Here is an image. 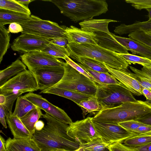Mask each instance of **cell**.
Segmentation results:
<instances>
[{"label": "cell", "instance_id": "44dd1931", "mask_svg": "<svg viewBox=\"0 0 151 151\" xmlns=\"http://www.w3.org/2000/svg\"><path fill=\"white\" fill-rule=\"evenodd\" d=\"M117 22L111 19H92L81 22L79 24L83 30L92 32H101L112 35L108 29V24L111 22Z\"/></svg>", "mask_w": 151, "mask_h": 151}, {"label": "cell", "instance_id": "f546056e", "mask_svg": "<svg viewBox=\"0 0 151 151\" xmlns=\"http://www.w3.org/2000/svg\"><path fill=\"white\" fill-rule=\"evenodd\" d=\"M122 143L132 148L145 145L151 143V135H134L126 139Z\"/></svg>", "mask_w": 151, "mask_h": 151}, {"label": "cell", "instance_id": "91938a15", "mask_svg": "<svg viewBox=\"0 0 151 151\" xmlns=\"http://www.w3.org/2000/svg\"><path fill=\"white\" fill-rule=\"evenodd\" d=\"M140 135H151V131L149 132H148L143 134H139Z\"/></svg>", "mask_w": 151, "mask_h": 151}, {"label": "cell", "instance_id": "ac0fdd59", "mask_svg": "<svg viewBox=\"0 0 151 151\" xmlns=\"http://www.w3.org/2000/svg\"><path fill=\"white\" fill-rule=\"evenodd\" d=\"M6 146L7 151H41L32 138L17 139L9 137L6 140Z\"/></svg>", "mask_w": 151, "mask_h": 151}, {"label": "cell", "instance_id": "e7e4bbea", "mask_svg": "<svg viewBox=\"0 0 151 151\" xmlns=\"http://www.w3.org/2000/svg\"></svg>", "mask_w": 151, "mask_h": 151}, {"label": "cell", "instance_id": "7402d4cb", "mask_svg": "<svg viewBox=\"0 0 151 151\" xmlns=\"http://www.w3.org/2000/svg\"><path fill=\"white\" fill-rule=\"evenodd\" d=\"M40 93L53 94L63 97L73 101L78 105L81 101L87 100L93 96L55 87L41 91Z\"/></svg>", "mask_w": 151, "mask_h": 151}, {"label": "cell", "instance_id": "7c38bea8", "mask_svg": "<svg viewBox=\"0 0 151 151\" xmlns=\"http://www.w3.org/2000/svg\"><path fill=\"white\" fill-rule=\"evenodd\" d=\"M35 75L38 90L44 91L54 86L64 75L63 67H48L36 69L32 71Z\"/></svg>", "mask_w": 151, "mask_h": 151}, {"label": "cell", "instance_id": "6125c7cd", "mask_svg": "<svg viewBox=\"0 0 151 151\" xmlns=\"http://www.w3.org/2000/svg\"><path fill=\"white\" fill-rule=\"evenodd\" d=\"M101 151H109L107 147Z\"/></svg>", "mask_w": 151, "mask_h": 151}, {"label": "cell", "instance_id": "f6af8a7d", "mask_svg": "<svg viewBox=\"0 0 151 151\" xmlns=\"http://www.w3.org/2000/svg\"><path fill=\"white\" fill-rule=\"evenodd\" d=\"M8 30L9 32L13 33L22 32L23 31V28L21 25L16 22L10 24L8 27Z\"/></svg>", "mask_w": 151, "mask_h": 151}, {"label": "cell", "instance_id": "9c48e42d", "mask_svg": "<svg viewBox=\"0 0 151 151\" xmlns=\"http://www.w3.org/2000/svg\"><path fill=\"white\" fill-rule=\"evenodd\" d=\"M38 90L35 77L30 70L22 72L9 79L0 87V94L14 92L22 93Z\"/></svg>", "mask_w": 151, "mask_h": 151}, {"label": "cell", "instance_id": "ffe728a7", "mask_svg": "<svg viewBox=\"0 0 151 151\" xmlns=\"http://www.w3.org/2000/svg\"><path fill=\"white\" fill-rule=\"evenodd\" d=\"M6 122L14 138L17 139L32 137V135L20 118L12 115H6Z\"/></svg>", "mask_w": 151, "mask_h": 151}, {"label": "cell", "instance_id": "f5cc1de1", "mask_svg": "<svg viewBox=\"0 0 151 151\" xmlns=\"http://www.w3.org/2000/svg\"><path fill=\"white\" fill-rule=\"evenodd\" d=\"M0 140V151H7L6 146V141L1 135Z\"/></svg>", "mask_w": 151, "mask_h": 151}, {"label": "cell", "instance_id": "30bf717a", "mask_svg": "<svg viewBox=\"0 0 151 151\" xmlns=\"http://www.w3.org/2000/svg\"><path fill=\"white\" fill-rule=\"evenodd\" d=\"M21 33L14 40L11 45L14 51L24 54L40 51L50 42L51 40L44 37L27 33Z\"/></svg>", "mask_w": 151, "mask_h": 151}, {"label": "cell", "instance_id": "4316f807", "mask_svg": "<svg viewBox=\"0 0 151 151\" xmlns=\"http://www.w3.org/2000/svg\"><path fill=\"white\" fill-rule=\"evenodd\" d=\"M37 108L24 96H20L17 99L15 109L12 115L20 119L30 111Z\"/></svg>", "mask_w": 151, "mask_h": 151}, {"label": "cell", "instance_id": "f35d334b", "mask_svg": "<svg viewBox=\"0 0 151 151\" xmlns=\"http://www.w3.org/2000/svg\"><path fill=\"white\" fill-rule=\"evenodd\" d=\"M125 1L137 10L151 8V0H126Z\"/></svg>", "mask_w": 151, "mask_h": 151}, {"label": "cell", "instance_id": "836d02e7", "mask_svg": "<svg viewBox=\"0 0 151 151\" xmlns=\"http://www.w3.org/2000/svg\"><path fill=\"white\" fill-rule=\"evenodd\" d=\"M10 34L4 26L0 24V63L10 45Z\"/></svg>", "mask_w": 151, "mask_h": 151}, {"label": "cell", "instance_id": "d4e9b609", "mask_svg": "<svg viewBox=\"0 0 151 151\" xmlns=\"http://www.w3.org/2000/svg\"><path fill=\"white\" fill-rule=\"evenodd\" d=\"M30 16L25 14L0 9V24L4 26L14 22L19 24L29 19Z\"/></svg>", "mask_w": 151, "mask_h": 151}, {"label": "cell", "instance_id": "680465c9", "mask_svg": "<svg viewBox=\"0 0 151 151\" xmlns=\"http://www.w3.org/2000/svg\"><path fill=\"white\" fill-rule=\"evenodd\" d=\"M74 151H85L81 147H80Z\"/></svg>", "mask_w": 151, "mask_h": 151}, {"label": "cell", "instance_id": "cb8c5ba5", "mask_svg": "<svg viewBox=\"0 0 151 151\" xmlns=\"http://www.w3.org/2000/svg\"><path fill=\"white\" fill-rule=\"evenodd\" d=\"M77 63L93 77L96 81L97 83L102 85L116 84L124 85L109 73L95 71L80 63Z\"/></svg>", "mask_w": 151, "mask_h": 151}, {"label": "cell", "instance_id": "b9f144b4", "mask_svg": "<svg viewBox=\"0 0 151 151\" xmlns=\"http://www.w3.org/2000/svg\"><path fill=\"white\" fill-rule=\"evenodd\" d=\"M129 67L133 73L142 76L151 83V68L143 67L141 70H139L131 66Z\"/></svg>", "mask_w": 151, "mask_h": 151}, {"label": "cell", "instance_id": "c3c4849f", "mask_svg": "<svg viewBox=\"0 0 151 151\" xmlns=\"http://www.w3.org/2000/svg\"><path fill=\"white\" fill-rule=\"evenodd\" d=\"M0 121L4 127L7 128L6 115L4 107L2 105H0Z\"/></svg>", "mask_w": 151, "mask_h": 151}, {"label": "cell", "instance_id": "7dc6e473", "mask_svg": "<svg viewBox=\"0 0 151 151\" xmlns=\"http://www.w3.org/2000/svg\"><path fill=\"white\" fill-rule=\"evenodd\" d=\"M151 131V126H141L137 129L133 133L138 135L143 134Z\"/></svg>", "mask_w": 151, "mask_h": 151}, {"label": "cell", "instance_id": "2e32d148", "mask_svg": "<svg viewBox=\"0 0 151 151\" xmlns=\"http://www.w3.org/2000/svg\"><path fill=\"white\" fill-rule=\"evenodd\" d=\"M66 36L69 43L88 44L98 45V40L95 32L85 31L73 25L67 27Z\"/></svg>", "mask_w": 151, "mask_h": 151}, {"label": "cell", "instance_id": "d6986e66", "mask_svg": "<svg viewBox=\"0 0 151 151\" xmlns=\"http://www.w3.org/2000/svg\"><path fill=\"white\" fill-rule=\"evenodd\" d=\"M95 33L98 40V45L99 46L119 53H129L128 50L117 42L112 35L101 32H98Z\"/></svg>", "mask_w": 151, "mask_h": 151}, {"label": "cell", "instance_id": "ba28073f", "mask_svg": "<svg viewBox=\"0 0 151 151\" xmlns=\"http://www.w3.org/2000/svg\"><path fill=\"white\" fill-rule=\"evenodd\" d=\"M91 120L95 130L103 141L110 145L122 142L128 138L135 135L118 124L103 123L93 119Z\"/></svg>", "mask_w": 151, "mask_h": 151}, {"label": "cell", "instance_id": "52a82bcc", "mask_svg": "<svg viewBox=\"0 0 151 151\" xmlns=\"http://www.w3.org/2000/svg\"><path fill=\"white\" fill-rule=\"evenodd\" d=\"M19 24L23 28V33L35 35L50 40L58 37L67 38L66 26L59 25L55 22L43 20L34 15H31L29 19Z\"/></svg>", "mask_w": 151, "mask_h": 151}, {"label": "cell", "instance_id": "7a4b0ae2", "mask_svg": "<svg viewBox=\"0 0 151 151\" xmlns=\"http://www.w3.org/2000/svg\"><path fill=\"white\" fill-rule=\"evenodd\" d=\"M60 12L72 21L77 22L92 19L108 10L105 0H54L49 1Z\"/></svg>", "mask_w": 151, "mask_h": 151}, {"label": "cell", "instance_id": "9a60e30c", "mask_svg": "<svg viewBox=\"0 0 151 151\" xmlns=\"http://www.w3.org/2000/svg\"><path fill=\"white\" fill-rule=\"evenodd\" d=\"M109 73L126 87L132 93L137 96L143 95V88L137 80L128 70L126 71L119 70L112 68L105 65Z\"/></svg>", "mask_w": 151, "mask_h": 151}, {"label": "cell", "instance_id": "5bb4252c", "mask_svg": "<svg viewBox=\"0 0 151 151\" xmlns=\"http://www.w3.org/2000/svg\"><path fill=\"white\" fill-rule=\"evenodd\" d=\"M24 96L37 107L58 121L69 125L73 122L72 119L63 110L52 104L42 96L29 92Z\"/></svg>", "mask_w": 151, "mask_h": 151}, {"label": "cell", "instance_id": "ee69618b", "mask_svg": "<svg viewBox=\"0 0 151 151\" xmlns=\"http://www.w3.org/2000/svg\"><path fill=\"white\" fill-rule=\"evenodd\" d=\"M50 42L58 46L65 47L69 43L67 38L63 37L55 38L51 40Z\"/></svg>", "mask_w": 151, "mask_h": 151}, {"label": "cell", "instance_id": "ab89813d", "mask_svg": "<svg viewBox=\"0 0 151 151\" xmlns=\"http://www.w3.org/2000/svg\"><path fill=\"white\" fill-rule=\"evenodd\" d=\"M118 124L127 130L133 133L140 126H147L135 120L120 122Z\"/></svg>", "mask_w": 151, "mask_h": 151}, {"label": "cell", "instance_id": "d590c367", "mask_svg": "<svg viewBox=\"0 0 151 151\" xmlns=\"http://www.w3.org/2000/svg\"><path fill=\"white\" fill-rule=\"evenodd\" d=\"M80 147L85 151H101L109 145L104 142L100 138H98L88 142H80Z\"/></svg>", "mask_w": 151, "mask_h": 151}, {"label": "cell", "instance_id": "8fae6325", "mask_svg": "<svg viewBox=\"0 0 151 151\" xmlns=\"http://www.w3.org/2000/svg\"><path fill=\"white\" fill-rule=\"evenodd\" d=\"M23 63L29 70L48 67H63L65 62L51 55L40 51H34L20 56Z\"/></svg>", "mask_w": 151, "mask_h": 151}, {"label": "cell", "instance_id": "816d5d0a", "mask_svg": "<svg viewBox=\"0 0 151 151\" xmlns=\"http://www.w3.org/2000/svg\"><path fill=\"white\" fill-rule=\"evenodd\" d=\"M45 124L42 120H38L36 123L35 125V131H39L41 130L44 127Z\"/></svg>", "mask_w": 151, "mask_h": 151}, {"label": "cell", "instance_id": "f1b7e54d", "mask_svg": "<svg viewBox=\"0 0 151 151\" xmlns=\"http://www.w3.org/2000/svg\"><path fill=\"white\" fill-rule=\"evenodd\" d=\"M82 110V114L83 118L88 113L95 114L96 112H99L102 109L101 105L99 103L96 96L89 99L81 101L78 105Z\"/></svg>", "mask_w": 151, "mask_h": 151}, {"label": "cell", "instance_id": "5b68a950", "mask_svg": "<svg viewBox=\"0 0 151 151\" xmlns=\"http://www.w3.org/2000/svg\"><path fill=\"white\" fill-rule=\"evenodd\" d=\"M63 68L64 73L63 78L53 87L95 96L97 88L95 82L77 71L66 62Z\"/></svg>", "mask_w": 151, "mask_h": 151}, {"label": "cell", "instance_id": "484cf974", "mask_svg": "<svg viewBox=\"0 0 151 151\" xmlns=\"http://www.w3.org/2000/svg\"><path fill=\"white\" fill-rule=\"evenodd\" d=\"M151 27V20L146 21H136L134 23L129 25L122 24L115 27L114 32L120 35L129 34L136 31H141Z\"/></svg>", "mask_w": 151, "mask_h": 151}, {"label": "cell", "instance_id": "11a10c76", "mask_svg": "<svg viewBox=\"0 0 151 151\" xmlns=\"http://www.w3.org/2000/svg\"><path fill=\"white\" fill-rule=\"evenodd\" d=\"M5 96L1 94H0V105H3L6 101Z\"/></svg>", "mask_w": 151, "mask_h": 151}, {"label": "cell", "instance_id": "be15d7a7", "mask_svg": "<svg viewBox=\"0 0 151 151\" xmlns=\"http://www.w3.org/2000/svg\"><path fill=\"white\" fill-rule=\"evenodd\" d=\"M147 101L151 104V100H147Z\"/></svg>", "mask_w": 151, "mask_h": 151}, {"label": "cell", "instance_id": "9f6ffc18", "mask_svg": "<svg viewBox=\"0 0 151 151\" xmlns=\"http://www.w3.org/2000/svg\"><path fill=\"white\" fill-rule=\"evenodd\" d=\"M141 31H143L145 33L151 36V27L146 29L142 30Z\"/></svg>", "mask_w": 151, "mask_h": 151}, {"label": "cell", "instance_id": "83f0119b", "mask_svg": "<svg viewBox=\"0 0 151 151\" xmlns=\"http://www.w3.org/2000/svg\"><path fill=\"white\" fill-rule=\"evenodd\" d=\"M41 109L37 107L33 109L20 119L32 135L35 131V125L40 118L42 117L43 114Z\"/></svg>", "mask_w": 151, "mask_h": 151}, {"label": "cell", "instance_id": "603a6c76", "mask_svg": "<svg viewBox=\"0 0 151 151\" xmlns=\"http://www.w3.org/2000/svg\"><path fill=\"white\" fill-rule=\"evenodd\" d=\"M27 66L19 59L12 62L9 66L0 71V87L11 77L26 70Z\"/></svg>", "mask_w": 151, "mask_h": 151}, {"label": "cell", "instance_id": "1f68e13d", "mask_svg": "<svg viewBox=\"0 0 151 151\" xmlns=\"http://www.w3.org/2000/svg\"><path fill=\"white\" fill-rule=\"evenodd\" d=\"M0 9H4L31 15L29 8L19 3L15 0H0Z\"/></svg>", "mask_w": 151, "mask_h": 151}, {"label": "cell", "instance_id": "60d3db41", "mask_svg": "<svg viewBox=\"0 0 151 151\" xmlns=\"http://www.w3.org/2000/svg\"><path fill=\"white\" fill-rule=\"evenodd\" d=\"M64 60L66 61V63L69 64L77 71L87 77L96 83H97L96 81L93 77L78 65L77 63L73 61L69 57L66 56Z\"/></svg>", "mask_w": 151, "mask_h": 151}, {"label": "cell", "instance_id": "7bdbcfd3", "mask_svg": "<svg viewBox=\"0 0 151 151\" xmlns=\"http://www.w3.org/2000/svg\"><path fill=\"white\" fill-rule=\"evenodd\" d=\"M107 148L109 151H136L134 149L127 146L121 142L110 145Z\"/></svg>", "mask_w": 151, "mask_h": 151}, {"label": "cell", "instance_id": "db71d44e", "mask_svg": "<svg viewBox=\"0 0 151 151\" xmlns=\"http://www.w3.org/2000/svg\"><path fill=\"white\" fill-rule=\"evenodd\" d=\"M17 1L23 6L28 8L29 4L34 0H15Z\"/></svg>", "mask_w": 151, "mask_h": 151}, {"label": "cell", "instance_id": "8992f818", "mask_svg": "<svg viewBox=\"0 0 151 151\" xmlns=\"http://www.w3.org/2000/svg\"><path fill=\"white\" fill-rule=\"evenodd\" d=\"M96 84L95 96L102 106V110L115 107L125 102L137 101L124 85Z\"/></svg>", "mask_w": 151, "mask_h": 151}, {"label": "cell", "instance_id": "4fadbf2b", "mask_svg": "<svg viewBox=\"0 0 151 151\" xmlns=\"http://www.w3.org/2000/svg\"><path fill=\"white\" fill-rule=\"evenodd\" d=\"M69 125L67 134L79 142H88L100 138L94 128L91 117H88L81 120L73 122Z\"/></svg>", "mask_w": 151, "mask_h": 151}, {"label": "cell", "instance_id": "6da1fadb", "mask_svg": "<svg viewBox=\"0 0 151 151\" xmlns=\"http://www.w3.org/2000/svg\"><path fill=\"white\" fill-rule=\"evenodd\" d=\"M46 124L40 131H35L32 138L41 151H53L58 149L74 151L80 147V143L67 134L69 125L63 123L48 114H43Z\"/></svg>", "mask_w": 151, "mask_h": 151}, {"label": "cell", "instance_id": "4dcf8cb0", "mask_svg": "<svg viewBox=\"0 0 151 151\" xmlns=\"http://www.w3.org/2000/svg\"><path fill=\"white\" fill-rule=\"evenodd\" d=\"M40 51L56 58L64 59L66 56L69 57L70 55V53L66 47L58 46L50 42Z\"/></svg>", "mask_w": 151, "mask_h": 151}, {"label": "cell", "instance_id": "681fc988", "mask_svg": "<svg viewBox=\"0 0 151 151\" xmlns=\"http://www.w3.org/2000/svg\"><path fill=\"white\" fill-rule=\"evenodd\" d=\"M133 149L136 151H151V143Z\"/></svg>", "mask_w": 151, "mask_h": 151}, {"label": "cell", "instance_id": "6f0895ef", "mask_svg": "<svg viewBox=\"0 0 151 151\" xmlns=\"http://www.w3.org/2000/svg\"><path fill=\"white\" fill-rule=\"evenodd\" d=\"M148 12V17L149 19L151 20V8H147L145 9Z\"/></svg>", "mask_w": 151, "mask_h": 151}, {"label": "cell", "instance_id": "bcb514c9", "mask_svg": "<svg viewBox=\"0 0 151 151\" xmlns=\"http://www.w3.org/2000/svg\"><path fill=\"white\" fill-rule=\"evenodd\" d=\"M135 120L145 125L151 126V112Z\"/></svg>", "mask_w": 151, "mask_h": 151}, {"label": "cell", "instance_id": "e575fe53", "mask_svg": "<svg viewBox=\"0 0 151 151\" xmlns=\"http://www.w3.org/2000/svg\"><path fill=\"white\" fill-rule=\"evenodd\" d=\"M126 61L131 64H138L146 68H151V59L136 55L128 54H122L117 53Z\"/></svg>", "mask_w": 151, "mask_h": 151}, {"label": "cell", "instance_id": "d6a6232c", "mask_svg": "<svg viewBox=\"0 0 151 151\" xmlns=\"http://www.w3.org/2000/svg\"><path fill=\"white\" fill-rule=\"evenodd\" d=\"M74 60L85 65L92 70L99 72L109 73L105 64L94 59L81 57Z\"/></svg>", "mask_w": 151, "mask_h": 151}, {"label": "cell", "instance_id": "277c9868", "mask_svg": "<svg viewBox=\"0 0 151 151\" xmlns=\"http://www.w3.org/2000/svg\"><path fill=\"white\" fill-rule=\"evenodd\" d=\"M151 112V104L147 101L127 102L113 108L102 110L92 118L107 123L118 124L136 119Z\"/></svg>", "mask_w": 151, "mask_h": 151}, {"label": "cell", "instance_id": "3957f363", "mask_svg": "<svg viewBox=\"0 0 151 151\" xmlns=\"http://www.w3.org/2000/svg\"><path fill=\"white\" fill-rule=\"evenodd\" d=\"M66 48L69 57L75 60L81 57L90 58L103 63L117 70L126 71L130 63L119 55L117 52L103 48L98 45L69 43Z\"/></svg>", "mask_w": 151, "mask_h": 151}, {"label": "cell", "instance_id": "94428289", "mask_svg": "<svg viewBox=\"0 0 151 151\" xmlns=\"http://www.w3.org/2000/svg\"><path fill=\"white\" fill-rule=\"evenodd\" d=\"M53 151H68L66 150H63V149H58V150H55Z\"/></svg>", "mask_w": 151, "mask_h": 151}, {"label": "cell", "instance_id": "8d00e7d4", "mask_svg": "<svg viewBox=\"0 0 151 151\" xmlns=\"http://www.w3.org/2000/svg\"><path fill=\"white\" fill-rule=\"evenodd\" d=\"M23 93L21 92H11L5 93L3 95L6 97L5 104L2 106L4 109L6 115L12 114V110L14 103L18 97Z\"/></svg>", "mask_w": 151, "mask_h": 151}, {"label": "cell", "instance_id": "e0dca14e", "mask_svg": "<svg viewBox=\"0 0 151 151\" xmlns=\"http://www.w3.org/2000/svg\"><path fill=\"white\" fill-rule=\"evenodd\" d=\"M112 36L127 50L130 51L132 54H138L141 56L151 59V48L137 40L129 38L116 35L111 33Z\"/></svg>", "mask_w": 151, "mask_h": 151}, {"label": "cell", "instance_id": "74e56055", "mask_svg": "<svg viewBox=\"0 0 151 151\" xmlns=\"http://www.w3.org/2000/svg\"><path fill=\"white\" fill-rule=\"evenodd\" d=\"M129 38L138 41L151 48V36L143 31L132 32L129 34Z\"/></svg>", "mask_w": 151, "mask_h": 151}, {"label": "cell", "instance_id": "f907efd6", "mask_svg": "<svg viewBox=\"0 0 151 151\" xmlns=\"http://www.w3.org/2000/svg\"><path fill=\"white\" fill-rule=\"evenodd\" d=\"M143 95L146 98L147 100H151V90L149 89L143 88L142 90Z\"/></svg>", "mask_w": 151, "mask_h": 151}]
</instances>
